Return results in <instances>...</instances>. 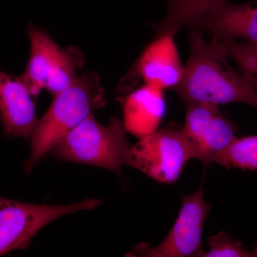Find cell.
Listing matches in <instances>:
<instances>
[{
  "label": "cell",
  "mask_w": 257,
  "mask_h": 257,
  "mask_svg": "<svg viewBox=\"0 0 257 257\" xmlns=\"http://www.w3.org/2000/svg\"><path fill=\"white\" fill-rule=\"evenodd\" d=\"M194 28L210 32L222 42L242 40L257 44L256 2L233 5L225 1L203 17Z\"/></svg>",
  "instance_id": "cell-10"
},
{
  "label": "cell",
  "mask_w": 257,
  "mask_h": 257,
  "mask_svg": "<svg viewBox=\"0 0 257 257\" xmlns=\"http://www.w3.org/2000/svg\"><path fill=\"white\" fill-rule=\"evenodd\" d=\"M211 205L204 198L202 185L197 192L182 197L179 215L169 234L155 247L142 243L128 256L144 257H201L204 224Z\"/></svg>",
  "instance_id": "cell-6"
},
{
  "label": "cell",
  "mask_w": 257,
  "mask_h": 257,
  "mask_svg": "<svg viewBox=\"0 0 257 257\" xmlns=\"http://www.w3.org/2000/svg\"><path fill=\"white\" fill-rule=\"evenodd\" d=\"M85 57L77 47H60L49 73L45 89L54 96L73 84L77 71L84 67Z\"/></svg>",
  "instance_id": "cell-14"
},
{
  "label": "cell",
  "mask_w": 257,
  "mask_h": 257,
  "mask_svg": "<svg viewBox=\"0 0 257 257\" xmlns=\"http://www.w3.org/2000/svg\"><path fill=\"white\" fill-rule=\"evenodd\" d=\"M53 98L49 109L38 119L30 138V155L24 164L28 175L64 137L89 115L104 107L107 101L100 78L93 72L77 77Z\"/></svg>",
  "instance_id": "cell-2"
},
{
  "label": "cell",
  "mask_w": 257,
  "mask_h": 257,
  "mask_svg": "<svg viewBox=\"0 0 257 257\" xmlns=\"http://www.w3.org/2000/svg\"><path fill=\"white\" fill-rule=\"evenodd\" d=\"M130 147L121 119L113 116L109 124L104 126L92 114L64 137L50 152L57 160L94 166L120 175L122 166H127Z\"/></svg>",
  "instance_id": "cell-3"
},
{
  "label": "cell",
  "mask_w": 257,
  "mask_h": 257,
  "mask_svg": "<svg viewBox=\"0 0 257 257\" xmlns=\"http://www.w3.org/2000/svg\"><path fill=\"white\" fill-rule=\"evenodd\" d=\"M164 92L143 84L118 98L122 107V122L126 133L142 139L158 130L167 109Z\"/></svg>",
  "instance_id": "cell-11"
},
{
  "label": "cell",
  "mask_w": 257,
  "mask_h": 257,
  "mask_svg": "<svg viewBox=\"0 0 257 257\" xmlns=\"http://www.w3.org/2000/svg\"><path fill=\"white\" fill-rule=\"evenodd\" d=\"M175 36L171 32L163 34L145 48L124 82L120 84V96L131 92L136 78H142L144 84L162 90H175L182 80L184 71Z\"/></svg>",
  "instance_id": "cell-8"
},
{
  "label": "cell",
  "mask_w": 257,
  "mask_h": 257,
  "mask_svg": "<svg viewBox=\"0 0 257 257\" xmlns=\"http://www.w3.org/2000/svg\"><path fill=\"white\" fill-rule=\"evenodd\" d=\"M101 204L87 198L66 205L37 204L13 200L0 194V256L17 249H26L32 239L49 223L61 216L91 210Z\"/></svg>",
  "instance_id": "cell-4"
},
{
  "label": "cell",
  "mask_w": 257,
  "mask_h": 257,
  "mask_svg": "<svg viewBox=\"0 0 257 257\" xmlns=\"http://www.w3.org/2000/svg\"><path fill=\"white\" fill-rule=\"evenodd\" d=\"M27 34L30 42V57L21 77L32 95L37 98L45 89L51 67L60 46L46 31L33 24L28 25Z\"/></svg>",
  "instance_id": "cell-12"
},
{
  "label": "cell",
  "mask_w": 257,
  "mask_h": 257,
  "mask_svg": "<svg viewBox=\"0 0 257 257\" xmlns=\"http://www.w3.org/2000/svg\"><path fill=\"white\" fill-rule=\"evenodd\" d=\"M209 250L204 251L201 257H256V251L243 247V243L234 241L226 231H222L208 239Z\"/></svg>",
  "instance_id": "cell-17"
},
{
  "label": "cell",
  "mask_w": 257,
  "mask_h": 257,
  "mask_svg": "<svg viewBox=\"0 0 257 257\" xmlns=\"http://www.w3.org/2000/svg\"><path fill=\"white\" fill-rule=\"evenodd\" d=\"M236 130V124L221 112L217 105L187 103L182 131L192 159L199 160L204 167L213 163L216 154L232 140Z\"/></svg>",
  "instance_id": "cell-7"
},
{
  "label": "cell",
  "mask_w": 257,
  "mask_h": 257,
  "mask_svg": "<svg viewBox=\"0 0 257 257\" xmlns=\"http://www.w3.org/2000/svg\"><path fill=\"white\" fill-rule=\"evenodd\" d=\"M35 99L21 75L0 71V121L5 138H31L38 121Z\"/></svg>",
  "instance_id": "cell-9"
},
{
  "label": "cell",
  "mask_w": 257,
  "mask_h": 257,
  "mask_svg": "<svg viewBox=\"0 0 257 257\" xmlns=\"http://www.w3.org/2000/svg\"><path fill=\"white\" fill-rule=\"evenodd\" d=\"M189 42L190 55L175 89L181 100L217 106L229 103L256 106V82L230 65L222 42L214 37L207 41L198 29L191 34Z\"/></svg>",
  "instance_id": "cell-1"
},
{
  "label": "cell",
  "mask_w": 257,
  "mask_h": 257,
  "mask_svg": "<svg viewBox=\"0 0 257 257\" xmlns=\"http://www.w3.org/2000/svg\"><path fill=\"white\" fill-rule=\"evenodd\" d=\"M192 159L182 126L158 128L130 147L127 166L160 183L177 182Z\"/></svg>",
  "instance_id": "cell-5"
},
{
  "label": "cell",
  "mask_w": 257,
  "mask_h": 257,
  "mask_svg": "<svg viewBox=\"0 0 257 257\" xmlns=\"http://www.w3.org/2000/svg\"><path fill=\"white\" fill-rule=\"evenodd\" d=\"M227 0H166L167 13L155 26L156 37L163 34L176 35L181 29L192 27L216 5Z\"/></svg>",
  "instance_id": "cell-13"
},
{
  "label": "cell",
  "mask_w": 257,
  "mask_h": 257,
  "mask_svg": "<svg viewBox=\"0 0 257 257\" xmlns=\"http://www.w3.org/2000/svg\"><path fill=\"white\" fill-rule=\"evenodd\" d=\"M222 42L228 56L237 65L240 73L250 80L256 82L257 44L236 40Z\"/></svg>",
  "instance_id": "cell-16"
},
{
  "label": "cell",
  "mask_w": 257,
  "mask_h": 257,
  "mask_svg": "<svg viewBox=\"0 0 257 257\" xmlns=\"http://www.w3.org/2000/svg\"><path fill=\"white\" fill-rule=\"evenodd\" d=\"M213 163L241 170L254 171L257 169V137L236 136L222 150L216 154Z\"/></svg>",
  "instance_id": "cell-15"
}]
</instances>
